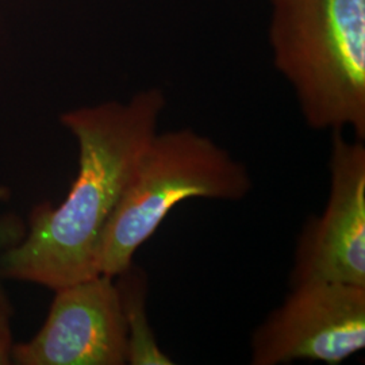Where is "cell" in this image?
Masks as SVG:
<instances>
[{"mask_svg": "<svg viewBox=\"0 0 365 365\" xmlns=\"http://www.w3.org/2000/svg\"><path fill=\"white\" fill-rule=\"evenodd\" d=\"M253 188L248 168L192 129L158 133L145 148L130 182L106 226L98 272L115 277L179 203L240 202Z\"/></svg>", "mask_w": 365, "mask_h": 365, "instance_id": "cell-3", "label": "cell"}, {"mask_svg": "<svg viewBox=\"0 0 365 365\" xmlns=\"http://www.w3.org/2000/svg\"><path fill=\"white\" fill-rule=\"evenodd\" d=\"M365 348V287L307 282L255 329L250 364L321 361L339 365Z\"/></svg>", "mask_w": 365, "mask_h": 365, "instance_id": "cell-4", "label": "cell"}, {"mask_svg": "<svg viewBox=\"0 0 365 365\" xmlns=\"http://www.w3.org/2000/svg\"><path fill=\"white\" fill-rule=\"evenodd\" d=\"M11 199V190L0 184V203ZM27 235V222L14 212H7L0 217V253L19 245ZM4 288L1 286L0 277V298H6Z\"/></svg>", "mask_w": 365, "mask_h": 365, "instance_id": "cell-8", "label": "cell"}, {"mask_svg": "<svg viewBox=\"0 0 365 365\" xmlns=\"http://www.w3.org/2000/svg\"><path fill=\"white\" fill-rule=\"evenodd\" d=\"M128 329V364L170 365L175 361L157 344L146 313L148 276L134 264L114 277Z\"/></svg>", "mask_w": 365, "mask_h": 365, "instance_id": "cell-7", "label": "cell"}, {"mask_svg": "<svg viewBox=\"0 0 365 365\" xmlns=\"http://www.w3.org/2000/svg\"><path fill=\"white\" fill-rule=\"evenodd\" d=\"M13 346L11 324H4L0 327V365L13 363V360H11Z\"/></svg>", "mask_w": 365, "mask_h": 365, "instance_id": "cell-9", "label": "cell"}, {"mask_svg": "<svg viewBox=\"0 0 365 365\" xmlns=\"http://www.w3.org/2000/svg\"><path fill=\"white\" fill-rule=\"evenodd\" d=\"M167 99L160 88L129 102H106L61 114L78 146V170L66 199L42 202L27 218V235L0 253V277L57 289L91 279L106 226L125 194L145 148L158 131Z\"/></svg>", "mask_w": 365, "mask_h": 365, "instance_id": "cell-1", "label": "cell"}, {"mask_svg": "<svg viewBox=\"0 0 365 365\" xmlns=\"http://www.w3.org/2000/svg\"><path fill=\"white\" fill-rule=\"evenodd\" d=\"M330 192L300 232L289 286L333 282L365 287V145L333 131Z\"/></svg>", "mask_w": 365, "mask_h": 365, "instance_id": "cell-5", "label": "cell"}, {"mask_svg": "<svg viewBox=\"0 0 365 365\" xmlns=\"http://www.w3.org/2000/svg\"><path fill=\"white\" fill-rule=\"evenodd\" d=\"M11 315H13V309L9 302V298H0V327L4 324L11 322Z\"/></svg>", "mask_w": 365, "mask_h": 365, "instance_id": "cell-10", "label": "cell"}, {"mask_svg": "<svg viewBox=\"0 0 365 365\" xmlns=\"http://www.w3.org/2000/svg\"><path fill=\"white\" fill-rule=\"evenodd\" d=\"M54 292L38 333L14 345V364H128V329L114 277L96 274Z\"/></svg>", "mask_w": 365, "mask_h": 365, "instance_id": "cell-6", "label": "cell"}, {"mask_svg": "<svg viewBox=\"0 0 365 365\" xmlns=\"http://www.w3.org/2000/svg\"><path fill=\"white\" fill-rule=\"evenodd\" d=\"M274 66L314 130L365 140V0H271Z\"/></svg>", "mask_w": 365, "mask_h": 365, "instance_id": "cell-2", "label": "cell"}]
</instances>
